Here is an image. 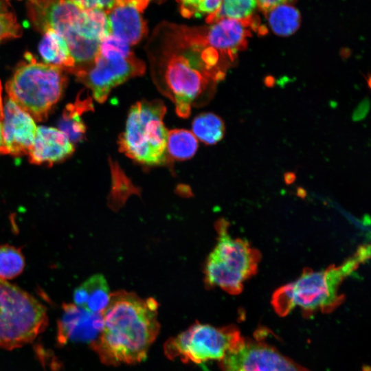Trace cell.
<instances>
[{
	"label": "cell",
	"instance_id": "obj_1",
	"mask_svg": "<svg viewBox=\"0 0 371 371\" xmlns=\"http://www.w3.org/2000/svg\"><path fill=\"white\" fill-rule=\"evenodd\" d=\"M146 52L153 82L182 118L211 100L232 64L206 45L201 29L177 27L156 34Z\"/></svg>",
	"mask_w": 371,
	"mask_h": 371
},
{
	"label": "cell",
	"instance_id": "obj_2",
	"mask_svg": "<svg viewBox=\"0 0 371 371\" xmlns=\"http://www.w3.org/2000/svg\"><path fill=\"white\" fill-rule=\"evenodd\" d=\"M158 304L125 291L111 293L103 312L104 327L91 344L109 366L136 363L145 359L159 331Z\"/></svg>",
	"mask_w": 371,
	"mask_h": 371
},
{
	"label": "cell",
	"instance_id": "obj_3",
	"mask_svg": "<svg viewBox=\"0 0 371 371\" xmlns=\"http://www.w3.org/2000/svg\"><path fill=\"white\" fill-rule=\"evenodd\" d=\"M370 255V246L363 245L339 265L319 271L304 270L297 279L273 293L271 304L274 310L280 316H286L297 307L308 313L333 311L344 300L339 292L344 280L367 261Z\"/></svg>",
	"mask_w": 371,
	"mask_h": 371
},
{
	"label": "cell",
	"instance_id": "obj_4",
	"mask_svg": "<svg viewBox=\"0 0 371 371\" xmlns=\"http://www.w3.org/2000/svg\"><path fill=\"white\" fill-rule=\"evenodd\" d=\"M25 58L7 82L5 90L10 100L41 122L61 98L67 77L63 69L38 62L29 52Z\"/></svg>",
	"mask_w": 371,
	"mask_h": 371
},
{
	"label": "cell",
	"instance_id": "obj_5",
	"mask_svg": "<svg viewBox=\"0 0 371 371\" xmlns=\"http://www.w3.org/2000/svg\"><path fill=\"white\" fill-rule=\"evenodd\" d=\"M166 107L160 100H141L130 109L124 131L118 137L119 150L136 162L161 165L168 161L164 126Z\"/></svg>",
	"mask_w": 371,
	"mask_h": 371
},
{
	"label": "cell",
	"instance_id": "obj_6",
	"mask_svg": "<svg viewBox=\"0 0 371 371\" xmlns=\"http://www.w3.org/2000/svg\"><path fill=\"white\" fill-rule=\"evenodd\" d=\"M216 230L217 243L206 261L205 282L238 294L245 282L256 273L260 254L247 240L232 237L225 219L217 222Z\"/></svg>",
	"mask_w": 371,
	"mask_h": 371
},
{
	"label": "cell",
	"instance_id": "obj_7",
	"mask_svg": "<svg viewBox=\"0 0 371 371\" xmlns=\"http://www.w3.org/2000/svg\"><path fill=\"white\" fill-rule=\"evenodd\" d=\"M27 10L38 30L43 32L52 29L66 41L76 64L71 73L85 69L93 63L100 43L81 36L85 10L70 0H27Z\"/></svg>",
	"mask_w": 371,
	"mask_h": 371
},
{
	"label": "cell",
	"instance_id": "obj_8",
	"mask_svg": "<svg viewBox=\"0 0 371 371\" xmlns=\"http://www.w3.org/2000/svg\"><path fill=\"white\" fill-rule=\"evenodd\" d=\"M47 322L44 306L0 278V348L12 350L32 341Z\"/></svg>",
	"mask_w": 371,
	"mask_h": 371
},
{
	"label": "cell",
	"instance_id": "obj_9",
	"mask_svg": "<svg viewBox=\"0 0 371 371\" xmlns=\"http://www.w3.org/2000/svg\"><path fill=\"white\" fill-rule=\"evenodd\" d=\"M244 340L239 330L234 327L216 328L196 322L167 340L164 348L170 359L179 358L183 362L200 363L208 360H221Z\"/></svg>",
	"mask_w": 371,
	"mask_h": 371
},
{
	"label": "cell",
	"instance_id": "obj_10",
	"mask_svg": "<svg viewBox=\"0 0 371 371\" xmlns=\"http://www.w3.org/2000/svg\"><path fill=\"white\" fill-rule=\"evenodd\" d=\"M145 70V63L134 54L124 58H104L98 54L90 66L74 74L91 91L95 100L103 103L114 87L143 75Z\"/></svg>",
	"mask_w": 371,
	"mask_h": 371
},
{
	"label": "cell",
	"instance_id": "obj_11",
	"mask_svg": "<svg viewBox=\"0 0 371 371\" xmlns=\"http://www.w3.org/2000/svg\"><path fill=\"white\" fill-rule=\"evenodd\" d=\"M223 371H309L273 348L244 340L220 360Z\"/></svg>",
	"mask_w": 371,
	"mask_h": 371
},
{
	"label": "cell",
	"instance_id": "obj_12",
	"mask_svg": "<svg viewBox=\"0 0 371 371\" xmlns=\"http://www.w3.org/2000/svg\"><path fill=\"white\" fill-rule=\"evenodd\" d=\"M58 322L57 340L60 344L85 342L91 344L104 327L102 313H95L75 304H64Z\"/></svg>",
	"mask_w": 371,
	"mask_h": 371
},
{
	"label": "cell",
	"instance_id": "obj_13",
	"mask_svg": "<svg viewBox=\"0 0 371 371\" xmlns=\"http://www.w3.org/2000/svg\"><path fill=\"white\" fill-rule=\"evenodd\" d=\"M34 120L10 98L3 107V137L7 154L21 157L28 154L36 132Z\"/></svg>",
	"mask_w": 371,
	"mask_h": 371
},
{
	"label": "cell",
	"instance_id": "obj_14",
	"mask_svg": "<svg viewBox=\"0 0 371 371\" xmlns=\"http://www.w3.org/2000/svg\"><path fill=\"white\" fill-rule=\"evenodd\" d=\"M149 0H115V5L106 12L110 34L130 45L139 43L147 27L141 12Z\"/></svg>",
	"mask_w": 371,
	"mask_h": 371
},
{
	"label": "cell",
	"instance_id": "obj_15",
	"mask_svg": "<svg viewBox=\"0 0 371 371\" xmlns=\"http://www.w3.org/2000/svg\"><path fill=\"white\" fill-rule=\"evenodd\" d=\"M247 21L221 18L201 31L206 45L232 63L237 53L247 46Z\"/></svg>",
	"mask_w": 371,
	"mask_h": 371
},
{
	"label": "cell",
	"instance_id": "obj_16",
	"mask_svg": "<svg viewBox=\"0 0 371 371\" xmlns=\"http://www.w3.org/2000/svg\"><path fill=\"white\" fill-rule=\"evenodd\" d=\"M74 152V144L63 132L54 127L41 126L36 128L27 156L32 164L52 166L65 160Z\"/></svg>",
	"mask_w": 371,
	"mask_h": 371
},
{
	"label": "cell",
	"instance_id": "obj_17",
	"mask_svg": "<svg viewBox=\"0 0 371 371\" xmlns=\"http://www.w3.org/2000/svg\"><path fill=\"white\" fill-rule=\"evenodd\" d=\"M110 296L106 279L101 274H95L76 289L74 304L92 313H103Z\"/></svg>",
	"mask_w": 371,
	"mask_h": 371
},
{
	"label": "cell",
	"instance_id": "obj_18",
	"mask_svg": "<svg viewBox=\"0 0 371 371\" xmlns=\"http://www.w3.org/2000/svg\"><path fill=\"white\" fill-rule=\"evenodd\" d=\"M93 110L91 98L88 95L82 98L81 93L74 103L68 104L64 109L58 121V129L66 135L73 144L85 139L87 128L81 116L85 112Z\"/></svg>",
	"mask_w": 371,
	"mask_h": 371
},
{
	"label": "cell",
	"instance_id": "obj_19",
	"mask_svg": "<svg viewBox=\"0 0 371 371\" xmlns=\"http://www.w3.org/2000/svg\"><path fill=\"white\" fill-rule=\"evenodd\" d=\"M38 45V52L45 63L71 73L75 67L66 41L52 29H47Z\"/></svg>",
	"mask_w": 371,
	"mask_h": 371
},
{
	"label": "cell",
	"instance_id": "obj_20",
	"mask_svg": "<svg viewBox=\"0 0 371 371\" xmlns=\"http://www.w3.org/2000/svg\"><path fill=\"white\" fill-rule=\"evenodd\" d=\"M269 25L277 35L288 36L300 27L299 11L288 3L276 5L267 12Z\"/></svg>",
	"mask_w": 371,
	"mask_h": 371
},
{
	"label": "cell",
	"instance_id": "obj_21",
	"mask_svg": "<svg viewBox=\"0 0 371 371\" xmlns=\"http://www.w3.org/2000/svg\"><path fill=\"white\" fill-rule=\"evenodd\" d=\"M225 129L223 120L212 113L199 114L192 124V133L197 139L207 145H213L221 140Z\"/></svg>",
	"mask_w": 371,
	"mask_h": 371
},
{
	"label": "cell",
	"instance_id": "obj_22",
	"mask_svg": "<svg viewBox=\"0 0 371 371\" xmlns=\"http://www.w3.org/2000/svg\"><path fill=\"white\" fill-rule=\"evenodd\" d=\"M198 148V141L194 134L186 129L169 131L167 137V153L169 157L177 160L192 158Z\"/></svg>",
	"mask_w": 371,
	"mask_h": 371
},
{
	"label": "cell",
	"instance_id": "obj_23",
	"mask_svg": "<svg viewBox=\"0 0 371 371\" xmlns=\"http://www.w3.org/2000/svg\"><path fill=\"white\" fill-rule=\"evenodd\" d=\"M257 6L256 0H222L218 12L214 15L207 17L206 22L211 23L221 18L247 21Z\"/></svg>",
	"mask_w": 371,
	"mask_h": 371
},
{
	"label": "cell",
	"instance_id": "obj_24",
	"mask_svg": "<svg viewBox=\"0 0 371 371\" xmlns=\"http://www.w3.org/2000/svg\"><path fill=\"white\" fill-rule=\"evenodd\" d=\"M25 267L24 257L21 251L11 245L0 247V278L11 279L19 276Z\"/></svg>",
	"mask_w": 371,
	"mask_h": 371
},
{
	"label": "cell",
	"instance_id": "obj_25",
	"mask_svg": "<svg viewBox=\"0 0 371 371\" xmlns=\"http://www.w3.org/2000/svg\"><path fill=\"white\" fill-rule=\"evenodd\" d=\"M180 12L185 17H201L214 15L220 8L222 0H177Z\"/></svg>",
	"mask_w": 371,
	"mask_h": 371
},
{
	"label": "cell",
	"instance_id": "obj_26",
	"mask_svg": "<svg viewBox=\"0 0 371 371\" xmlns=\"http://www.w3.org/2000/svg\"><path fill=\"white\" fill-rule=\"evenodd\" d=\"M22 29L10 5L5 0H0V43L4 40L21 36Z\"/></svg>",
	"mask_w": 371,
	"mask_h": 371
},
{
	"label": "cell",
	"instance_id": "obj_27",
	"mask_svg": "<svg viewBox=\"0 0 371 371\" xmlns=\"http://www.w3.org/2000/svg\"><path fill=\"white\" fill-rule=\"evenodd\" d=\"M98 54L104 58H124L133 53L128 43L109 34L100 42Z\"/></svg>",
	"mask_w": 371,
	"mask_h": 371
},
{
	"label": "cell",
	"instance_id": "obj_28",
	"mask_svg": "<svg viewBox=\"0 0 371 371\" xmlns=\"http://www.w3.org/2000/svg\"><path fill=\"white\" fill-rule=\"evenodd\" d=\"M83 10L100 9L107 12L115 4V0H70Z\"/></svg>",
	"mask_w": 371,
	"mask_h": 371
},
{
	"label": "cell",
	"instance_id": "obj_29",
	"mask_svg": "<svg viewBox=\"0 0 371 371\" xmlns=\"http://www.w3.org/2000/svg\"><path fill=\"white\" fill-rule=\"evenodd\" d=\"M370 109V100L368 98L363 99L355 109L352 114L354 121H359L365 118Z\"/></svg>",
	"mask_w": 371,
	"mask_h": 371
},
{
	"label": "cell",
	"instance_id": "obj_30",
	"mask_svg": "<svg viewBox=\"0 0 371 371\" xmlns=\"http://www.w3.org/2000/svg\"><path fill=\"white\" fill-rule=\"evenodd\" d=\"M1 84L0 82V155H6L7 150L4 145L3 137V100L1 97Z\"/></svg>",
	"mask_w": 371,
	"mask_h": 371
},
{
	"label": "cell",
	"instance_id": "obj_31",
	"mask_svg": "<svg viewBox=\"0 0 371 371\" xmlns=\"http://www.w3.org/2000/svg\"><path fill=\"white\" fill-rule=\"evenodd\" d=\"M258 6H259L263 11L267 12L272 8L280 4L288 3L292 0H256Z\"/></svg>",
	"mask_w": 371,
	"mask_h": 371
},
{
	"label": "cell",
	"instance_id": "obj_32",
	"mask_svg": "<svg viewBox=\"0 0 371 371\" xmlns=\"http://www.w3.org/2000/svg\"><path fill=\"white\" fill-rule=\"evenodd\" d=\"M273 82H274V80H273V78L272 76H267L266 80H265V84L267 86H272L273 85Z\"/></svg>",
	"mask_w": 371,
	"mask_h": 371
},
{
	"label": "cell",
	"instance_id": "obj_33",
	"mask_svg": "<svg viewBox=\"0 0 371 371\" xmlns=\"http://www.w3.org/2000/svg\"><path fill=\"white\" fill-rule=\"evenodd\" d=\"M363 371H370V368L369 366H364L363 368Z\"/></svg>",
	"mask_w": 371,
	"mask_h": 371
}]
</instances>
